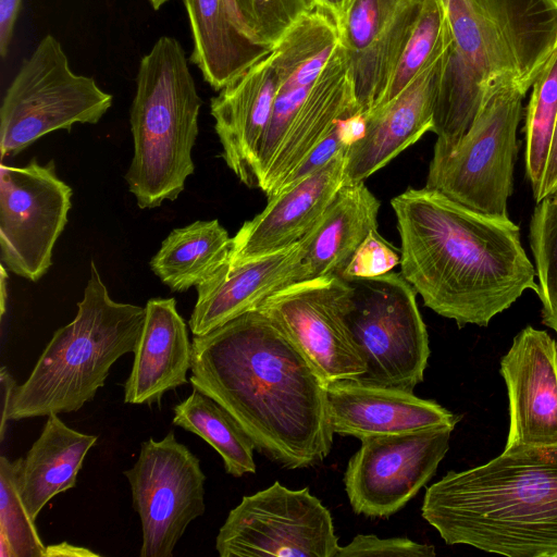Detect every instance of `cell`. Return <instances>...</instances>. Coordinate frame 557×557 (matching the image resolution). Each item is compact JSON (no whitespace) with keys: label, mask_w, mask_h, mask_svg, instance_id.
Wrapping results in <instances>:
<instances>
[{"label":"cell","mask_w":557,"mask_h":557,"mask_svg":"<svg viewBox=\"0 0 557 557\" xmlns=\"http://www.w3.org/2000/svg\"><path fill=\"white\" fill-rule=\"evenodd\" d=\"M190 371L193 388L226 409L256 449L282 467L308 468L329 456V384L263 312L194 336Z\"/></svg>","instance_id":"6da1fadb"},{"label":"cell","mask_w":557,"mask_h":557,"mask_svg":"<svg viewBox=\"0 0 557 557\" xmlns=\"http://www.w3.org/2000/svg\"><path fill=\"white\" fill-rule=\"evenodd\" d=\"M400 274L424 306L459 327L487 326L528 289L535 268L509 216L485 214L440 191L408 188L391 201Z\"/></svg>","instance_id":"7a4b0ae2"},{"label":"cell","mask_w":557,"mask_h":557,"mask_svg":"<svg viewBox=\"0 0 557 557\" xmlns=\"http://www.w3.org/2000/svg\"><path fill=\"white\" fill-rule=\"evenodd\" d=\"M453 42L434 103L433 161L458 147L483 101L504 87L523 92L557 48V0H441Z\"/></svg>","instance_id":"3957f363"},{"label":"cell","mask_w":557,"mask_h":557,"mask_svg":"<svg viewBox=\"0 0 557 557\" xmlns=\"http://www.w3.org/2000/svg\"><path fill=\"white\" fill-rule=\"evenodd\" d=\"M421 515L447 545L557 557V456L518 448L449 471L426 488Z\"/></svg>","instance_id":"277c9868"},{"label":"cell","mask_w":557,"mask_h":557,"mask_svg":"<svg viewBox=\"0 0 557 557\" xmlns=\"http://www.w3.org/2000/svg\"><path fill=\"white\" fill-rule=\"evenodd\" d=\"M145 308L113 300L90 261V275L77 313L58 329L28 379L17 385L9 419L78 411L104 385L111 367L134 352Z\"/></svg>","instance_id":"5b68a950"},{"label":"cell","mask_w":557,"mask_h":557,"mask_svg":"<svg viewBox=\"0 0 557 557\" xmlns=\"http://www.w3.org/2000/svg\"><path fill=\"white\" fill-rule=\"evenodd\" d=\"M202 101L177 39L161 36L139 63L129 122L134 156L125 175L141 209L175 200L194 173Z\"/></svg>","instance_id":"8992f818"},{"label":"cell","mask_w":557,"mask_h":557,"mask_svg":"<svg viewBox=\"0 0 557 557\" xmlns=\"http://www.w3.org/2000/svg\"><path fill=\"white\" fill-rule=\"evenodd\" d=\"M113 97L92 77L72 71L59 40L48 34L25 59L0 109L1 158L20 153L38 138L76 123L96 124Z\"/></svg>","instance_id":"52a82bcc"},{"label":"cell","mask_w":557,"mask_h":557,"mask_svg":"<svg viewBox=\"0 0 557 557\" xmlns=\"http://www.w3.org/2000/svg\"><path fill=\"white\" fill-rule=\"evenodd\" d=\"M344 280L351 288L347 322L367 363L358 381L413 392L431 352L417 292L394 272Z\"/></svg>","instance_id":"ba28073f"},{"label":"cell","mask_w":557,"mask_h":557,"mask_svg":"<svg viewBox=\"0 0 557 557\" xmlns=\"http://www.w3.org/2000/svg\"><path fill=\"white\" fill-rule=\"evenodd\" d=\"M525 95L511 86L487 97L456 150L431 160L425 187L472 210L508 216Z\"/></svg>","instance_id":"9c48e42d"},{"label":"cell","mask_w":557,"mask_h":557,"mask_svg":"<svg viewBox=\"0 0 557 557\" xmlns=\"http://www.w3.org/2000/svg\"><path fill=\"white\" fill-rule=\"evenodd\" d=\"M215 548L221 557H336L339 544L321 500L276 481L228 512Z\"/></svg>","instance_id":"30bf717a"},{"label":"cell","mask_w":557,"mask_h":557,"mask_svg":"<svg viewBox=\"0 0 557 557\" xmlns=\"http://www.w3.org/2000/svg\"><path fill=\"white\" fill-rule=\"evenodd\" d=\"M124 475L141 522L140 557H172L188 524L205 513L200 460L170 431L161 441L143 442Z\"/></svg>","instance_id":"8fae6325"},{"label":"cell","mask_w":557,"mask_h":557,"mask_svg":"<svg viewBox=\"0 0 557 557\" xmlns=\"http://www.w3.org/2000/svg\"><path fill=\"white\" fill-rule=\"evenodd\" d=\"M350 294L346 280L323 276L289 284L256 309L295 343L327 384L358 380L367 363L347 322Z\"/></svg>","instance_id":"7c38bea8"},{"label":"cell","mask_w":557,"mask_h":557,"mask_svg":"<svg viewBox=\"0 0 557 557\" xmlns=\"http://www.w3.org/2000/svg\"><path fill=\"white\" fill-rule=\"evenodd\" d=\"M72 188L54 162L32 159L0 165V256L8 270L38 281L52 264L54 244L67 223Z\"/></svg>","instance_id":"4fadbf2b"},{"label":"cell","mask_w":557,"mask_h":557,"mask_svg":"<svg viewBox=\"0 0 557 557\" xmlns=\"http://www.w3.org/2000/svg\"><path fill=\"white\" fill-rule=\"evenodd\" d=\"M453 431L434 426L360 440L344 475L355 513L388 518L404 508L434 476Z\"/></svg>","instance_id":"5bb4252c"},{"label":"cell","mask_w":557,"mask_h":557,"mask_svg":"<svg viewBox=\"0 0 557 557\" xmlns=\"http://www.w3.org/2000/svg\"><path fill=\"white\" fill-rule=\"evenodd\" d=\"M509 431L504 451L557 447V342L531 325L502 357Z\"/></svg>","instance_id":"9a60e30c"},{"label":"cell","mask_w":557,"mask_h":557,"mask_svg":"<svg viewBox=\"0 0 557 557\" xmlns=\"http://www.w3.org/2000/svg\"><path fill=\"white\" fill-rule=\"evenodd\" d=\"M424 0H351L337 26L363 114L381 101Z\"/></svg>","instance_id":"2e32d148"},{"label":"cell","mask_w":557,"mask_h":557,"mask_svg":"<svg viewBox=\"0 0 557 557\" xmlns=\"http://www.w3.org/2000/svg\"><path fill=\"white\" fill-rule=\"evenodd\" d=\"M347 148L322 169L268 198L265 208L232 237L230 268L286 249L313 227L344 185Z\"/></svg>","instance_id":"e0dca14e"},{"label":"cell","mask_w":557,"mask_h":557,"mask_svg":"<svg viewBox=\"0 0 557 557\" xmlns=\"http://www.w3.org/2000/svg\"><path fill=\"white\" fill-rule=\"evenodd\" d=\"M271 52L219 90L210 103L222 157L248 187H258L259 149L281 86Z\"/></svg>","instance_id":"ac0fdd59"},{"label":"cell","mask_w":557,"mask_h":557,"mask_svg":"<svg viewBox=\"0 0 557 557\" xmlns=\"http://www.w3.org/2000/svg\"><path fill=\"white\" fill-rule=\"evenodd\" d=\"M306 238L295 245L234 268L224 264L196 286L197 301L188 325L200 336L256 309L272 294L289 284L305 281Z\"/></svg>","instance_id":"d6986e66"},{"label":"cell","mask_w":557,"mask_h":557,"mask_svg":"<svg viewBox=\"0 0 557 557\" xmlns=\"http://www.w3.org/2000/svg\"><path fill=\"white\" fill-rule=\"evenodd\" d=\"M446 53L394 99L364 114V133L346 151L344 184L364 182L432 131Z\"/></svg>","instance_id":"ffe728a7"},{"label":"cell","mask_w":557,"mask_h":557,"mask_svg":"<svg viewBox=\"0 0 557 557\" xmlns=\"http://www.w3.org/2000/svg\"><path fill=\"white\" fill-rule=\"evenodd\" d=\"M327 412L334 434L369 436L434 426L454 428L460 417L432 399L399 388L338 380L327 385Z\"/></svg>","instance_id":"44dd1931"},{"label":"cell","mask_w":557,"mask_h":557,"mask_svg":"<svg viewBox=\"0 0 557 557\" xmlns=\"http://www.w3.org/2000/svg\"><path fill=\"white\" fill-rule=\"evenodd\" d=\"M362 113L355 94L349 61L339 42L311 87L276 150L259 188L274 196L289 173L345 117Z\"/></svg>","instance_id":"7402d4cb"},{"label":"cell","mask_w":557,"mask_h":557,"mask_svg":"<svg viewBox=\"0 0 557 557\" xmlns=\"http://www.w3.org/2000/svg\"><path fill=\"white\" fill-rule=\"evenodd\" d=\"M191 343L174 298H151L124 384V403L159 404L166 392L187 383Z\"/></svg>","instance_id":"603a6c76"},{"label":"cell","mask_w":557,"mask_h":557,"mask_svg":"<svg viewBox=\"0 0 557 557\" xmlns=\"http://www.w3.org/2000/svg\"><path fill=\"white\" fill-rule=\"evenodd\" d=\"M380 201L364 182L344 184L305 235L307 278L342 276L354 255L377 230Z\"/></svg>","instance_id":"cb8c5ba5"},{"label":"cell","mask_w":557,"mask_h":557,"mask_svg":"<svg viewBox=\"0 0 557 557\" xmlns=\"http://www.w3.org/2000/svg\"><path fill=\"white\" fill-rule=\"evenodd\" d=\"M183 1L194 42L190 60L214 90H221L272 51L245 35L230 0Z\"/></svg>","instance_id":"d4e9b609"},{"label":"cell","mask_w":557,"mask_h":557,"mask_svg":"<svg viewBox=\"0 0 557 557\" xmlns=\"http://www.w3.org/2000/svg\"><path fill=\"white\" fill-rule=\"evenodd\" d=\"M97 436L67 426L50 414L25 458L16 459L22 500L33 521L55 495L73 488Z\"/></svg>","instance_id":"484cf974"},{"label":"cell","mask_w":557,"mask_h":557,"mask_svg":"<svg viewBox=\"0 0 557 557\" xmlns=\"http://www.w3.org/2000/svg\"><path fill=\"white\" fill-rule=\"evenodd\" d=\"M232 238L218 220L173 230L150 260L153 273L172 290L197 286L228 262Z\"/></svg>","instance_id":"4316f807"},{"label":"cell","mask_w":557,"mask_h":557,"mask_svg":"<svg viewBox=\"0 0 557 557\" xmlns=\"http://www.w3.org/2000/svg\"><path fill=\"white\" fill-rule=\"evenodd\" d=\"M341 42L335 21L315 9L302 16L272 49L273 64L281 86H312Z\"/></svg>","instance_id":"83f0119b"},{"label":"cell","mask_w":557,"mask_h":557,"mask_svg":"<svg viewBox=\"0 0 557 557\" xmlns=\"http://www.w3.org/2000/svg\"><path fill=\"white\" fill-rule=\"evenodd\" d=\"M173 424L191 432L222 457L226 473L240 478L256 472V446L237 420L211 397L194 392L174 408Z\"/></svg>","instance_id":"f1b7e54d"},{"label":"cell","mask_w":557,"mask_h":557,"mask_svg":"<svg viewBox=\"0 0 557 557\" xmlns=\"http://www.w3.org/2000/svg\"><path fill=\"white\" fill-rule=\"evenodd\" d=\"M451 42L448 20L441 0H424L417 25L381 101L374 109L398 96L422 72L441 59L449 50Z\"/></svg>","instance_id":"f546056e"},{"label":"cell","mask_w":557,"mask_h":557,"mask_svg":"<svg viewBox=\"0 0 557 557\" xmlns=\"http://www.w3.org/2000/svg\"><path fill=\"white\" fill-rule=\"evenodd\" d=\"M557 119V48L532 85L525 111V174L534 199L546 170Z\"/></svg>","instance_id":"4dcf8cb0"},{"label":"cell","mask_w":557,"mask_h":557,"mask_svg":"<svg viewBox=\"0 0 557 557\" xmlns=\"http://www.w3.org/2000/svg\"><path fill=\"white\" fill-rule=\"evenodd\" d=\"M542 323L557 335V191L536 202L529 232Z\"/></svg>","instance_id":"1f68e13d"},{"label":"cell","mask_w":557,"mask_h":557,"mask_svg":"<svg viewBox=\"0 0 557 557\" xmlns=\"http://www.w3.org/2000/svg\"><path fill=\"white\" fill-rule=\"evenodd\" d=\"M39 537L21 497L17 463L0 457V557H45Z\"/></svg>","instance_id":"d6a6232c"},{"label":"cell","mask_w":557,"mask_h":557,"mask_svg":"<svg viewBox=\"0 0 557 557\" xmlns=\"http://www.w3.org/2000/svg\"><path fill=\"white\" fill-rule=\"evenodd\" d=\"M230 3L245 35L270 48L302 16L318 9L317 0H230Z\"/></svg>","instance_id":"836d02e7"},{"label":"cell","mask_w":557,"mask_h":557,"mask_svg":"<svg viewBox=\"0 0 557 557\" xmlns=\"http://www.w3.org/2000/svg\"><path fill=\"white\" fill-rule=\"evenodd\" d=\"M433 545L408 537L381 539L374 534H358L347 545L339 546L336 557H434Z\"/></svg>","instance_id":"e575fe53"},{"label":"cell","mask_w":557,"mask_h":557,"mask_svg":"<svg viewBox=\"0 0 557 557\" xmlns=\"http://www.w3.org/2000/svg\"><path fill=\"white\" fill-rule=\"evenodd\" d=\"M400 264V250L385 240L377 230L366 238L341 277H371L391 272Z\"/></svg>","instance_id":"d590c367"},{"label":"cell","mask_w":557,"mask_h":557,"mask_svg":"<svg viewBox=\"0 0 557 557\" xmlns=\"http://www.w3.org/2000/svg\"><path fill=\"white\" fill-rule=\"evenodd\" d=\"M341 121L342 120L334 125L329 135L289 173L282 183L278 191L322 169L343 148L349 147L344 139Z\"/></svg>","instance_id":"8d00e7d4"},{"label":"cell","mask_w":557,"mask_h":557,"mask_svg":"<svg viewBox=\"0 0 557 557\" xmlns=\"http://www.w3.org/2000/svg\"><path fill=\"white\" fill-rule=\"evenodd\" d=\"M22 0H0V54L5 58Z\"/></svg>","instance_id":"74e56055"},{"label":"cell","mask_w":557,"mask_h":557,"mask_svg":"<svg viewBox=\"0 0 557 557\" xmlns=\"http://www.w3.org/2000/svg\"><path fill=\"white\" fill-rule=\"evenodd\" d=\"M557 191V119L550 149L547 158V164L543 182L535 201L539 202L543 198L550 196Z\"/></svg>","instance_id":"f35d334b"},{"label":"cell","mask_w":557,"mask_h":557,"mask_svg":"<svg viewBox=\"0 0 557 557\" xmlns=\"http://www.w3.org/2000/svg\"><path fill=\"white\" fill-rule=\"evenodd\" d=\"M17 384L11 375L7 367L2 366L0 369V389H1V416H0V441L2 442L5 435L7 423L9 422V409L12 397L14 395Z\"/></svg>","instance_id":"ab89813d"},{"label":"cell","mask_w":557,"mask_h":557,"mask_svg":"<svg viewBox=\"0 0 557 557\" xmlns=\"http://www.w3.org/2000/svg\"><path fill=\"white\" fill-rule=\"evenodd\" d=\"M52 556H99V554L89 550L85 547H78L74 546L69 543H60L55 545H50L46 547V554L45 557H52Z\"/></svg>","instance_id":"60d3db41"},{"label":"cell","mask_w":557,"mask_h":557,"mask_svg":"<svg viewBox=\"0 0 557 557\" xmlns=\"http://www.w3.org/2000/svg\"><path fill=\"white\" fill-rule=\"evenodd\" d=\"M317 2L318 9L326 12L338 26L342 23L351 0H317Z\"/></svg>","instance_id":"b9f144b4"},{"label":"cell","mask_w":557,"mask_h":557,"mask_svg":"<svg viewBox=\"0 0 557 557\" xmlns=\"http://www.w3.org/2000/svg\"><path fill=\"white\" fill-rule=\"evenodd\" d=\"M7 278L8 274L5 271V265L1 264V317L4 314L5 311Z\"/></svg>","instance_id":"7bdbcfd3"},{"label":"cell","mask_w":557,"mask_h":557,"mask_svg":"<svg viewBox=\"0 0 557 557\" xmlns=\"http://www.w3.org/2000/svg\"><path fill=\"white\" fill-rule=\"evenodd\" d=\"M168 0H149L154 10H159Z\"/></svg>","instance_id":"ee69618b"},{"label":"cell","mask_w":557,"mask_h":557,"mask_svg":"<svg viewBox=\"0 0 557 557\" xmlns=\"http://www.w3.org/2000/svg\"><path fill=\"white\" fill-rule=\"evenodd\" d=\"M549 453L554 456H557V447L556 448H549Z\"/></svg>","instance_id":"f6af8a7d"}]
</instances>
